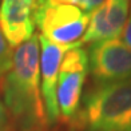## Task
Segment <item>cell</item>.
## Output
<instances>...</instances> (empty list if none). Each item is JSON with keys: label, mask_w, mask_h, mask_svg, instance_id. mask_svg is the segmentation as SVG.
I'll list each match as a JSON object with an SVG mask.
<instances>
[{"label": "cell", "mask_w": 131, "mask_h": 131, "mask_svg": "<svg viewBox=\"0 0 131 131\" xmlns=\"http://www.w3.org/2000/svg\"><path fill=\"white\" fill-rule=\"evenodd\" d=\"M88 75L87 51L75 46L64 53L59 67L56 100L59 116L64 122H72L76 118L82 103V92Z\"/></svg>", "instance_id": "277c9868"}, {"label": "cell", "mask_w": 131, "mask_h": 131, "mask_svg": "<svg viewBox=\"0 0 131 131\" xmlns=\"http://www.w3.org/2000/svg\"><path fill=\"white\" fill-rule=\"evenodd\" d=\"M90 14L75 4L59 3L55 0H36L34 9L35 27L41 36L60 46L75 47L86 34Z\"/></svg>", "instance_id": "3957f363"}, {"label": "cell", "mask_w": 131, "mask_h": 131, "mask_svg": "<svg viewBox=\"0 0 131 131\" xmlns=\"http://www.w3.org/2000/svg\"><path fill=\"white\" fill-rule=\"evenodd\" d=\"M130 14V0H104L90 14L82 43L115 39L121 35Z\"/></svg>", "instance_id": "52a82bcc"}, {"label": "cell", "mask_w": 131, "mask_h": 131, "mask_svg": "<svg viewBox=\"0 0 131 131\" xmlns=\"http://www.w3.org/2000/svg\"><path fill=\"white\" fill-rule=\"evenodd\" d=\"M87 56L88 72L95 84L131 79V48L121 39L115 38L91 43Z\"/></svg>", "instance_id": "5b68a950"}, {"label": "cell", "mask_w": 131, "mask_h": 131, "mask_svg": "<svg viewBox=\"0 0 131 131\" xmlns=\"http://www.w3.org/2000/svg\"><path fill=\"white\" fill-rule=\"evenodd\" d=\"M121 35H122V39L121 40L128 47V48H131V8H130L128 17H127L126 23H124V27L122 29Z\"/></svg>", "instance_id": "8fae6325"}, {"label": "cell", "mask_w": 131, "mask_h": 131, "mask_svg": "<svg viewBox=\"0 0 131 131\" xmlns=\"http://www.w3.org/2000/svg\"><path fill=\"white\" fill-rule=\"evenodd\" d=\"M38 36H39V46H40L39 68H40L41 98H43L48 124H53L60 118L59 116L58 100H56V84H58L59 67H60L64 53L71 47L55 44L48 39H46L44 36H41V35H38Z\"/></svg>", "instance_id": "8992f818"}, {"label": "cell", "mask_w": 131, "mask_h": 131, "mask_svg": "<svg viewBox=\"0 0 131 131\" xmlns=\"http://www.w3.org/2000/svg\"><path fill=\"white\" fill-rule=\"evenodd\" d=\"M40 46L36 34L17 46L12 66L3 76V104L23 131L48 124L40 90Z\"/></svg>", "instance_id": "6da1fadb"}, {"label": "cell", "mask_w": 131, "mask_h": 131, "mask_svg": "<svg viewBox=\"0 0 131 131\" xmlns=\"http://www.w3.org/2000/svg\"><path fill=\"white\" fill-rule=\"evenodd\" d=\"M104 0H76L75 5L79 7L82 11H84L87 14H91L94 9H96Z\"/></svg>", "instance_id": "30bf717a"}, {"label": "cell", "mask_w": 131, "mask_h": 131, "mask_svg": "<svg viewBox=\"0 0 131 131\" xmlns=\"http://www.w3.org/2000/svg\"><path fill=\"white\" fill-rule=\"evenodd\" d=\"M12 56H14L12 47L9 46L4 34L2 32V28H0V78H3L11 68Z\"/></svg>", "instance_id": "9c48e42d"}, {"label": "cell", "mask_w": 131, "mask_h": 131, "mask_svg": "<svg viewBox=\"0 0 131 131\" xmlns=\"http://www.w3.org/2000/svg\"><path fill=\"white\" fill-rule=\"evenodd\" d=\"M35 4L36 0H2L0 28L12 48L35 35Z\"/></svg>", "instance_id": "ba28073f"}, {"label": "cell", "mask_w": 131, "mask_h": 131, "mask_svg": "<svg viewBox=\"0 0 131 131\" xmlns=\"http://www.w3.org/2000/svg\"><path fill=\"white\" fill-rule=\"evenodd\" d=\"M5 121H7V110H5L3 102L0 100V131H2V128L4 127Z\"/></svg>", "instance_id": "7c38bea8"}, {"label": "cell", "mask_w": 131, "mask_h": 131, "mask_svg": "<svg viewBox=\"0 0 131 131\" xmlns=\"http://www.w3.org/2000/svg\"><path fill=\"white\" fill-rule=\"evenodd\" d=\"M80 106L86 131H131V79L94 84Z\"/></svg>", "instance_id": "7a4b0ae2"}, {"label": "cell", "mask_w": 131, "mask_h": 131, "mask_svg": "<svg viewBox=\"0 0 131 131\" xmlns=\"http://www.w3.org/2000/svg\"><path fill=\"white\" fill-rule=\"evenodd\" d=\"M55 2H59V3H67V4H75L76 0H55Z\"/></svg>", "instance_id": "4fadbf2b"}]
</instances>
